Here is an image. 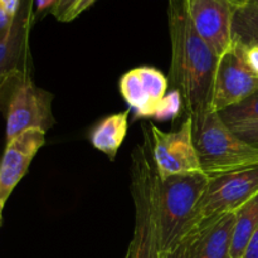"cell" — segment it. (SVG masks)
<instances>
[{
    "label": "cell",
    "mask_w": 258,
    "mask_h": 258,
    "mask_svg": "<svg viewBox=\"0 0 258 258\" xmlns=\"http://www.w3.org/2000/svg\"><path fill=\"white\" fill-rule=\"evenodd\" d=\"M170 80L180 92L188 117L212 110V91L218 57L198 34L186 10L185 0H169Z\"/></svg>",
    "instance_id": "cell-1"
},
{
    "label": "cell",
    "mask_w": 258,
    "mask_h": 258,
    "mask_svg": "<svg viewBox=\"0 0 258 258\" xmlns=\"http://www.w3.org/2000/svg\"><path fill=\"white\" fill-rule=\"evenodd\" d=\"M159 178L151 149L149 126H143V143L131 153L130 190L135 208L131 258H161L159 228Z\"/></svg>",
    "instance_id": "cell-2"
},
{
    "label": "cell",
    "mask_w": 258,
    "mask_h": 258,
    "mask_svg": "<svg viewBox=\"0 0 258 258\" xmlns=\"http://www.w3.org/2000/svg\"><path fill=\"white\" fill-rule=\"evenodd\" d=\"M191 121L199 164L209 179L258 165V149L241 140L218 112L208 110Z\"/></svg>",
    "instance_id": "cell-3"
},
{
    "label": "cell",
    "mask_w": 258,
    "mask_h": 258,
    "mask_svg": "<svg viewBox=\"0 0 258 258\" xmlns=\"http://www.w3.org/2000/svg\"><path fill=\"white\" fill-rule=\"evenodd\" d=\"M209 178L203 173L170 176L159 184L161 251H170L198 226L201 199Z\"/></svg>",
    "instance_id": "cell-4"
},
{
    "label": "cell",
    "mask_w": 258,
    "mask_h": 258,
    "mask_svg": "<svg viewBox=\"0 0 258 258\" xmlns=\"http://www.w3.org/2000/svg\"><path fill=\"white\" fill-rule=\"evenodd\" d=\"M257 194L258 165L211 178L199 204L197 228L226 214L236 213Z\"/></svg>",
    "instance_id": "cell-5"
},
{
    "label": "cell",
    "mask_w": 258,
    "mask_h": 258,
    "mask_svg": "<svg viewBox=\"0 0 258 258\" xmlns=\"http://www.w3.org/2000/svg\"><path fill=\"white\" fill-rule=\"evenodd\" d=\"M154 161L160 180L170 176L203 173L193 141V121L186 116L179 130H160L149 123Z\"/></svg>",
    "instance_id": "cell-6"
},
{
    "label": "cell",
    "mask_w": 258,
    "mask_h": 258,
    "mask_svg": "<svg viewBox=\"0 0 258 258\" xmlns=\"http://www.w3.org/2000/svg\"><path fill=\"white\" fill-rule=\"evenodd\" d=\"M52 101V93L35 86L30 78L19 80L8 105L7 143L28 130L47 133L54 125Z\"/></svg>",
    "instance_id": "cell-7"
},
{
    "label": "cell",
    "mask_w": 258,
    "mask_h": 258,
    "mask_svg": "<svg viewBox=\"0 0 258 258\" xmlns=\"http://www.w3.org/2000/svg\"><path fill=\"white\" fill-rule=\"evenodd\" d=\"M258 90V77L249 71L241 48H231L218 57L214 73L211 108L216 112L242 102Z\"/></svg>",
    "instance_id": "cell-8"
},
{
    "label": "cell",
    "mask_w": 258,
    "mask_h": 258,
    "mask_svg": "<svg viewBox=\"0 0 258 258\" xmlns=\"http://www.w3.org/2000/svg\"><path fill=\"white\" fill-rule=\"evenodd\" d=\"M198 34L221 57L232 45V23L238 5L233 0H185Z\"/></svg>",
    "instance_id": "cell-9"
},
{
    "label": "cell",
    "mask_w": 258,
    "mask_h": 258,
    "mask_svg": "<svg viewBox=\"0 0 258 258\" xmlns=\"http://www.w3.org/2000/svg\"><path fill=\"white\" fill-rule=\"evenodd\" d=\"M120 93L136 118H153L164 96L169 78L160 70L141 66L123 73L118 82Z\"/></svg>",
    "instance_id": "cell-10"
},
{
    "label": "cell",
    "mask_w": 258,
    "mask_h": 258,
    "mask_svg": "<svg viewBox=\"0 0 258 258\" xmlns=\"http://www.w3.org/2000/svg\"><path fill=\"white\" fill-rule=\"evenodd\" d=\"M45 144V131L28 130L7 143L0 161V201L7 202Z\"/></svg>",
    "instance_id": "cell-11"
},
{
    "label": "cell",
    "mask_w": 258,
    "mask_h": 258,
    "mask_svg": "<svg viewBox=\"0 0 258 258\" xmlns=\"http://www.w3.org/2000/svg\"><path fill=\"white\" fill-rule=\"evenodd\" d=\"M234 213L201 224L194 233V258H232Z\"/></svg>",
    "instance_id": "cell-12"
},
{
    "label": "cell",
    "mask_w": 258,
    "mask_h": 258,
    "mask_svg": "<svg viewBox=\"0 0 258 258\" xmlns=\"http://www.w3.org/2000/svg\"><path fill=\"white\" fill-rule=\"evenodd\" d=\"M128 115L130 110L107 116L91 131L90 140L93 148L105 154L110 160H115L127 135Z\"/></svg>",
    "instance_id": "cell-13"
},
{
    "label": "cell",
    "mask_w": 258,
    "mask_h": 258,
    "mask_svg": "<svg viewBox=\"0 0 258 258\" xmlns=\"http://www.w3.org/2000/svg\"><path fill=\"white\" fill-rule=\"evenodd\" d=\"M27 33V19L18 12L9 37L0 43V91L10 77L17 73V64L23 53Z\"/></svg>",
    "instance_id": "cell-14"
},
{
    "label": "cell",
    "mask_w": 258,
    "mask_h": 258,
    "mask_svg": "<svg viewBox=\"0 0 258 258\" xmlns=\"http://www.w3.org/2000/svg\"><path fill=\"white\" fill-rule=\"evenodd\" d=\"M231 257L243 258L247 246L258 228V194L234 213Z\"/></svg>",
    "instance_id": "cell-15"
},
{
    "label": "cell",
    "mask_w": 258,
    "mask_h": 258,
    "mask_svg": "<svg viewBox=\"0 0 258 258\" xmlns=\"http://www.w3.org/2000/svg\"><path fill=\"white\" fill-rule=\"evenodd\" d=\"M232 43L258 45V5L246 4L236 9L232 23Z\"/></svg>",
    "instance_id": "cell-16"
},
{
    "label": "cell",
    "mask_w": 258,
    "mask_h": 258,
    "mask_svg": "<svg viewBox=\"0 0 258 258\" xmlns=\"http://www.w3.org/2000/svg\"><path fill=\"white\" fill-rule=\"evenodd\" d=\"M226 125L258 122V90L242 102L218 112Z\"/></svg>",
    "instance_id": "cell-17"
},
{
    "label": "cell",
    "mask_w": 258,
    "mask_h": 258,
    "mask_svg": "<svg viewBox=\"0 0 258 258\" xmlns=\"http://www.w3.org/2000/svg\"><path fill=\"white\" fill-rule=\"evenodd\" d=\"M183 106L184 101L180 92L176 90L170 91V92L164 96L153 118L156 121L175 120L180 115Z\"/></svg>",
    "instance_id": "cell-18"
},
{
    "label": "cell",
    "mask_w": 258,
    "mask_h": 258,
    "mask_svg": "<svg viewBox=\"0 0 258 258\" xmlns=\"http://www.w3.org/2000/svg\"><path fill=\"white\" fill-rule=\"evenodd\" d=\"M228 127L234 134H237V136L244 143L258 149V122L239 123V125L228 126Z\"/></svg>",
    "instance_id": "cell-19"
},
{
    "label": "cell",
    "mask_w": 258,
    "mask_h": 258,
    "mask_svg": "<svg viewBox=\"0 0 258 258\" xmlns=\"http://www.w3.org/2000/svg\"><path fill=\"white\" fill-rule=\"evenodd\" d=\"M194 233L189 234L170 251L163 252L161 258H194Z\"/></svg>",
    "instance_id": "cell-20"
},
{
    "label": "cell",
    "mask_w": 258,
    "mask_h": 258,
    "mask_svg": "<svg viewBox=\"0 0 258 258\" xmlns=\"http://www.w3.org/2000/svg\"><path fill=\"white\" fill-rule=\"evenodd\" d=\"M236 44V43H234ZM238 45L241 48L242 55L246 62L247 67L249 68L252 73L258 77V45H248V47H243V45Z\"/></svg>",
    "instance_id": "cell-21"
},
{
    "label": "cell",
    "mask_w": 258,
    "mask_h": 258,
    "mask_svg": "<svg viewBox=\"0 0 258 258\" xmlns=\"http://www.w3.org/2000/svg\"><path fill=\"white\" fill-rule=\"evenodd\" d=\"M77 2L78 0H58V2L55 3L54 7L50 9V14L54 15L57 20L63 22L66 15L70 13V10L75 7Z\"/></svg>",
    "instance_id": "cell-22"
},
{
    "label": "cell",
    "mask_w": 258,
    "mask_h": 258,
    "mask_svg": "<svg viewBox=\"0 0 258 258\" xmlns=\"http://www.w3.org/2000/svg\"><path fill=\"white\" fill-rule=\"evenodd\" d=\"M15 18L10 17L2 7H0V43L4 42L9 37L14 25Z\"/></svg>",
    "instance_id": "cell-23"
},
{
    "label": "cell",
    "mask_w": 258,
    "mask_h": 258,
    "mask_svg": "<svg viewBox=\"0 0 258 258\" xmlns=\"http://www.w3.org/2000/svg\"><path fill=\"white\" fill-rule=\"evenodd\" d=\"M95 2H96V0H78V2L76 3L75 7H73L72 9L70 10V13H68L67 15H66L63 23L72 22V20L76 19L78 15L82 14L85 10H87L90 7H92V5L95 4Z\"/></svg>",
    "instance_id": "cell-24"
},
{
    "label": "cell",
    "mask_w": 258,
    "mask_h": 258,
    "mask_svg": "<svg viewBox=\"0 0 258 258\" xmlns=\"http://www.w3.org/2000/svg\"><path fill=\"white\" fill-rule=\"evenodd\" d=\"M0 7H2L10 17L15 18L20 9V0H0Z\"/></svg>",
    "instance_id": "cell-25"
},
{
    "label": "cell",
    "mask_w": 258,
    "mask_h": 258,
    "mask_svg": "<svg viewBox=\"0 0 258 258\" xmlns=\"http://www.w3.org/2000/svg\"><path fill=\"white\" fill-rule=\"evenodd\" d=\"M243 258H258V228L252 236L248 246H247Z\"/></svg>",
    "instance_id": "cell-26"
},
{
    "label": "cell",
    "mask_w": 258,
    "mask_h": 258,
    "mask_svg": "<svg viewBox=\"0 0 258 258\" xmlns=\"http://www.w3.org/2000/svg\"><path fill=\"white\" fill-rule=\"evenodd\" d=\"M58 0H34L38 12H44L45 9H52Z\"/></svg>",
    "instance_id": "cell-27"
},
{
    "label": "cell",
    "mask_w": 258,
    "mask_h": 258,
    "mask_svg": "<svg viewBox=\"0 0 258 258\" xmlns=\"http://www.w3.org/2000/svg\"><path fill=\"white\" fill-rule=\"evenodd\" d=\"M234 3H236L237 5H238V7H241V5H246V4H248V3H251L252 0H233Z\"/></svg>",
    "instance_id": "cell-28"
},
{
    "label": "cell",
    "mask_w": 258,
    "mask_h": 258,
    "mask_svg": "<svg viewBox=\"0 0 258 258\" xmlns=\"http://www.w3.org/2000/svg\"><path fill=\"white\" fill-rule=\"evenodd\" d=\"M5 202L0 201V224H2V214H3V209H4Z\"/></svg>",
    "instance_id": "cell-29"
},
{
    "label": "cell",
    "mask_w": 258,
    "mask_h": 258,
    "mask_svg": "<svg viewBox=\"0 0 258 258\" xmlns=\"http://www.w3.org/2000/svg\"><path fill=\"white\" fill-rule=\"evenodd\" d=\"M123 258H131V253H130V251H128V249H127V252H126L125 257H123Z\"/></svg>",
    "instance_id": "cell-30"
},
{
    "label": "cell",
    "mask_w": 258,
    "mask_h": 258,
    "mask_svg": "<svg viewBox=\"0 0 258 258\" xmlns=\"http://www.w3.org/2000/svg\"><path fill=\"white\" fill-rule=\"evenodd\" d=\"M248 4H257L258 5V0H252V2L248 3Z\"/></svg>",
    "instance_id": "cell-31"
}]
</instances>
